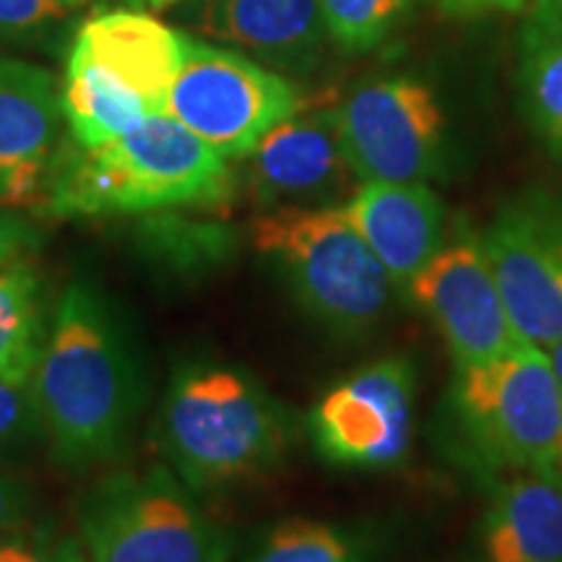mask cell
Wrapping results in <instances>:
<instances>
[{
	"label": "cell",
	"mask_w": 562,
	"mask_h": 562,
	"mask_svg": "<svg viewBox=\"0 0 562 562\" xmlns=\"http://www.w3.org/2000/svg\"><path fill=\"white\" fill-rule=\"evenodd\" d=\"M32 385L60 463L87 469L121 451L140 404L138 362L123 323L89 281L63 290Z\"/></svg>",
	"instance_id": "obj_1"
},
{
	"label": "cell",
	"mask_w": 562,
	"mask_h": 562,
	"mask_svg": "<svg viewBox=\"0 0 562 562\" xmlns=\"http://www.w3.org/2000/svg\"><path fill=\"white\" fill-rule=\"evenodd\" d=\"M154 432L167 469L193 495H209L279 467L294 422L250 372L201 360L175 370Z\"/></svg>",
	"instance_id": "obj_2"
},
{
	"label": "cell",
	"mask_w": 562,
	"mask_h": 562,
	"mask_svg": "<svg viewBox=\"0 0 562 562\" xmlns=\"http://www.w3.org/2000/svg\"><path fill=\"white\" fill-rule=\"evenodd\" d=\"M229 193L227 157L165 112L108 144L63 149L45 209L55 216L144 214L214 206Z\"/></svg>",
	"instance_id": "obj_3"
},
{
	"label": "cell",
	"mask_w": 562,
	"mask_h": 562,
	"mask_svg": "<svg viewBox=\"0 0 562 562\" xmlns=\"http://www.w3.org/2000/svg\"><path fill=\"white\" fill-rule=\"evenodd\" d=\"M186 34L149 13H97L76 34L60 89L76 146L108 144L151 115H165Z\"/></svg>",
	"instance_id": "obj_4"
},
{
	"label": "cell",
	"mask_w": 562,
	"mask_h": 562,
	"mask_svg": "<svg viewBox=\"0 0 562 562\" xmlns=\"http://www.w3.org/2000/svg\"><path fill=\"white\" fill-rule=\"evenodd\" d=\"M448 422L459 459L480 474L550 469L562 446V389L547 351L521 341L501 360L456 370Z\"/></svg>",
	"instance_id": "obj_5"
},
{
	"label": "cell",
	"mask_w": 562,
	"mask_h": 562,
	"mask_svg": "<svg viewBox=\"0 0 562 562\" xmlns=\"http://www.w3.org/2000/svg\"><path fill=\"white\" fill-rule=\"evenodd\" d=\"M252 245L328 331L357 336L389 311L393 281L341 206L266 211Z\"/></svg>",
	"instance_id": "obj_6"
},
{
	"label": "cell",
	"mask_w": 562,
	"mask_h": 562,
	"mask_svg": "<svg viewBox=\"0 0 562 562\" xmlns=\"http://www.w3.org/2000/svg\"><path fill=\"white\" fill-rule=\"evenodd\" d=\"M79 539L89 562H232L235 533L167 467L115 472L83 492Z\"/></svg>",
	"instance_id": "obj_7"
},
{
	"label": "cell",
	"mask_w": 562,
	"mask_h": 562,
	"mask_svg": "<svg viewBox=\"0 0 562 562\" xmlns=\"http://www.w3.org/2000/svg\"><path fill=\"white\" fill-rule=\"evenodd\" d=\"M302 108L284 76L235 50L182 40L167 112L214 146L222 157L243 159L271 128Z\"/></svg>",
	"instance_id": "obj_8"
},
{
	"label": "cell",
	"mask_w": 562,
	"mask_h": 562,
	"mask_svg": "<svg viewBox=\"0 0 562 562\" xmlns=\"http://www.w3.org/2000/svg\"><path fill=\"white\" fill-rule=\"evenodd\" d=\"M341 149L360 182H425L446 154L435 91L409 76L372 79L334 108Z\"/></svg>",
	"instance_id": "obj_9"
},
{
	"label": "cell",
	"mask_w": 562,
	"mask_h": 562,
	"mask_svg": "<svg viewBox=\"0 0 562 562\" xmlns=\"http://www.w3.org/2000/svg\"><path fill=\"white\" fill-rule=\"evenodd\" d=\"M417 368L383 357L331 385L313 406L307 427L315 451L331 467L393 469L412 446Z\"/></svg>",
	"instance_id": "obj_10"
},
{
	"label": "cell",
	"mask_w": 562,
	"mask_h": 562,
	"mask_svg": "<svg viewBox=\"0 0 562 562\" xmlns=\"http://www.w3.org/2000/svg\"><path fill=\"white\" fill-rule=\"evenodd\" d=\"M480 243L518 336L542 349L562 339V199L505 203Z\"/></svg>",
	"instance_id": "obj_11"
},
{
	"label": "cell",
	"mask_w": 562,
	"mask_h": 562,
	"mask_svg": "<svg viewBox=\"0 0 562 562\" xmlns=\"http://www.w3.org/2000/svg\"><path fill=\"white\" fill-rule=\"evenodd\" d=\"M406 294L432 318L456 370L501 360L524 341L513 326L480 237L442 245L438 256L409 281Z\"/></svg>",
	"instance_id": "obj_12"
},
{
	"label": "cell",
	"mask_w": 562,
	"mask_h": 562,
	"mask_svg": "<svg viewBox=\"0 0 562 562\" xmlns=\"http://www.w3.org/2000/svg\"><path fill=\"white\" fill-rule=\"evenodd\" d=\"M248 178L271 211L341 206L355 193L357 175L344 157L334 108H300L266 133L248 154Z\"/></svg>",
	"instance_id": "obj_13"
},
{
	"label": "cell",
	"mask_w": 562,
	"mask_h": 562,
	"mask_svg": "<svg viewBox=\"0 0 562 562\" xmlns=\"http://www.w3.org/2000/svg\"><path fill=\"white\" fill-rule=\"evenodd\" d=\"M63 102L50 70L0 58V206L45 203L63 146Z\"/></svg>",
	"instance_id": "obj_14"
},
{
	"label": "cell",
	"mask_w": 562,
	"mask_h": 562,
	"mask_svg": "<svg viewBox=\"0 0 562 562\" xmlns=\"http://www.w3.org/2000/svg\"><path fill=\"white\" fill-rule=\"evenodd\" d=\"M341 211L404 292L446 245V203L427 182H360Z\"/></svg>",
	"instance_id": "obj_15"
},
{
	"label": "cell",
	"mask_w": 562,
	"mask_h": 562,
	"mask_svg": "<svg viewBox=\"0 0 562 562\" xmlns=\"http://www.w3.org/2000/svg\"><path fill=\"white\" fill-rule=\"evenodd\" d=\"M474 562H562V484L552 469L497 482L476 531Z\"/></svg>",
	"instance_id": "obj_16"
},
{
	"label": "cell",
	"mask_w": 562,
	"mask_h": 562,
	"mask_svg": "<svg viewBox=\"0 0 562 562\" xmlns=\"http://www.w3.org/2000/svg\"><path fill=\"white\" fill-rule=\"evenodd\" d=\"M201 26L286 70L311 68L328 34L318 0H209Z\"/></svg>",
	"instance_id": "obj_17"
},
{
	"label": "cell",
	"mask_w": 562,
	"mask_h": 562,
	"mask_svg": "<svg viewBox=\"0 0 562 562\" xmlns=\"http://www.w3.org/2000/svg\"><path fill=\"white\" fill-rule=\"evenodd\" d=\"M521 83L537 128L562 149V0H533L524 30Z\"/></svg>",
	"instance_id": "obj_18"
},
{
	"label": "cell",
	"mask_w": 562,
	"mask_h": 562,
	"mask_svg": "<svg viewBox=\"0 0 562 562\" xmlns=\"http://www.w3.org/2000/svg\"><path fill=\"white\" fill-rule=\"evenodd\" d=\"M45 331L40 273L26 258L0 266V375L32 381Z\"/></svg>",
	"instance_id": "obj_19"
},
{
	"label": "cell",
	"mask_w": 562,
	"mask_h": 562,
	"mask_svg": "<svg viewBox=\"0 0 562 562\" xmlns=\"http://www.w3.org/2000/svg\"><path fill=\"white\" fill-rule=\"evenodd\" d=\"M243 562H372L362 533L318 518H286L271 526Z\"/></svg>",
	"instance_id": "obj_20"
},
{
	"label": "cell",
	"mask_w": 562,
	"mask_h": 562,
	"mask_svg": "<svg viewBox=\"0 0 562 562\" xmlns=\"http://www.w3.org/2000/svg\"><path fill=\"white\" fill-rule=\"evenodd\" d=\"M323 24L341 50L368 53L385 40L412 0H318Z\"/></svg>",
	"instance_id": "obj_21"
},
{
	"label": "cell",
	"mask_w": 562,
	"mask_h": 562,
	"mask_svg": "<svg viewBox=\"0 0 562 562\" xmlns=\"http://www.w3.org/2000/svg\"><path fill=\"white\" fill-rule=\"evenodd\" d=\"M0 562H89L81 539L55 526L24 521L0 537Z\"/></svg>",
	"instance_id": "obj_22"
},
{
	"label": "cell",
	"mask_w": 562,
	"mask_h": 562,
	"mask_svg": "<svg viewBox=\"0 0 562 562\" xmlns=\"http://www.w3.org/2000/svg\"><path fill=\"white\" fill-rule=\"evenodd\" d=\"M37 430L42 425L32 381L0 375V448L16 446Z\"/></svg>",
	"instance_id": "obj_23"
},
{
	"label": "cell",
	"mask_w": 562,
	"mask_h": 562,
	"mask_svg": "<svg viewBox=\"0 0 562 562\" xmlns=\"http://www.w3.org/2000/svg\"><path fill=\"white\" fill-rule=\"evenodd\" d=\"M63 0H0V40L37 34L66 16Z\"/></svg>",
	"instance_id": "obj_24"
},
{
	"label": "cell",
	"mask_w": 562,
	"mask_h": 562,
	"mask_svg": "<svg viewBox=\"0 0 562 562\" xmlns=\"http://www.w3.org/2000/svg\"><path fill=\"white\" fill-rule=\"evenodd\" d=\"M40 232L13 209L0 206V266L24 261L37 250Z\"/></svg>",
	"instance_id": "obj_25"
},
{
	"label": "cell",
	"mask_w": 562,
	"mask_h": 562,
	"mask_svg": "<svg viewBox=\"0 0 562 562\" xmlns=\"http://www.w3.org/2000/svg\"><path fill=\"white\" fill-rule=\"evenodd\" d=\"M32 495L16 476L0 469V537L30 521Z\"/></svg>",
	"instance_id": "obj_26"
},
{
	"label": "cell",
	"mask_w": 562,
	"mask_h": 562,
	"mask_svg": "<svg viewBox=\"0 0 562 562\" xmlns=\"http://www.w3.org/2000/svg\"><path fill=\"white\" fill-rule=\"evenodd\" d=\"M446 9L456 13H480V11H521L529 0H442Z\"/></svg>",
	"instance_id": "obj_27"
},
{
	"label": "cell",
	"mask_w": 562,
	"mask_h": 562,
	"mask_svg": "<svg viewBox=\"0 0 562 562\" xmlns=\"http://www.w3.org/2000/svg\"><path fill=\"white\" fill-rule=\"evenodd\" d=\"M544 351H547V357H550L552 370H554V375H558V383H560V389H562V339L550 344V347H547Z\"/></svg>",
	"instance_id": "obj_28"
},
{
	"label": "cell",
	"mask_w": 562,
	"mask_h": 562,
	"mask_svg": "<svg viewBox=\"0 0 562 562\" xmlns=\"http://www.w3.org/2000/svg\"><path fill=\"white\" fill-rule=\"evenodd\" d=\"M144 3L151 5V9L161 11V9H170V5H175V3H180V0H144Z\"/></svg>",
	"instance_id": "obj_29"
},
{
	"label": "cell",
	"mask_w": 562,
	"mask_h": 562,
	"mask_svg": "<svg viewBox=\"0 0 562 562\" xmlns=\"http://www.w3.org/2000/svg\"><path fill=\"white\" fill-rule=\"evenodd\" d=\"M552 474L558 476L560 480V484H562V446H560V451H558V456H554V461H552Z\"/></svg>",
	"instance_id": "obj_30"
},
{
	"label": "cell",
	"mask_w": 562,
	"mask_h": 562,
	"mask_svg": "<svg viewBox=\"0 0 562 562\" xmlns=\"http://www.w3.org/2000/svg\"><path fill=\"white\" fill-rule=\"evenodd\" d=\"M63 3H66V5H76V3H81V0H63Z\"/></svg>",
	"instance_id": "obj_31"
},
{
	"label": "cell",
	"mask_w": 562,
	"mask_h": 562,
	"mask_svg": "<svg viewBox=\"0 0 562 562\" xmlns=\"http://www.w3.org/2000/svg\"><path fill=\"white\" fill-rule=\"evenodd\" d=\"M131 3H144V0H131Z\"/></svg>",
	"instance_id": "obj_32"
}]
</instances>
